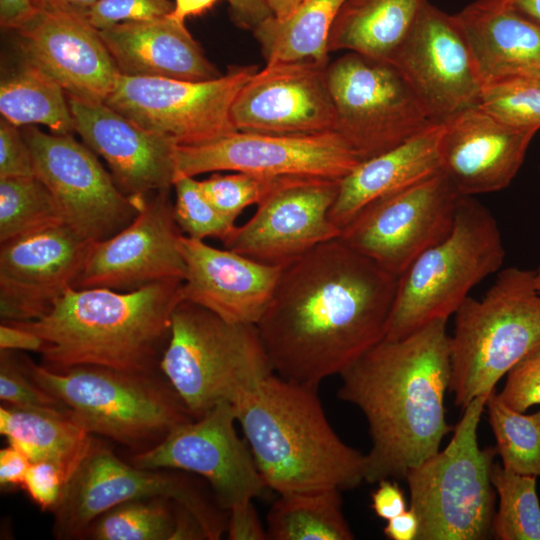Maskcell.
<instances>
[{
	"mask_svg": "<svg viewBox=\"0 0 540 540\" xmlns=\"http://www.w3.org/2000/svg\"><path fill=\"white\" fill-rule=\"evenodd\" d=\"M68 474L57 464L48 461L31 463L22 487L42 510L53 511L58 504Z\"/></svg>",
	"mask_w": 540,
	"mask_h": 540,
	"instance_id": "ee69618b",
	"label": "cell"
},
{
	"mask_svg": "<svg viewBox=\"0 0 540 540\" xmlns=\"http://www.w3.org/2000/svg\"><path fill=\"white\" fill-rule=\"evenodd\" d=\"M167 469H145L128 464L93 439L64 487L53 509V534L58 539L85 536L89 526L110 508L130 500L166 498L192 514L204 526L208 540L227 529L228 515L188 476Z\"/></svg>",
	"mask_w": 540,
	"mask_h": 540,
	"instance_id": "30bf717a",
	"label": "cell"
},
{
	"mask_svg": "<svg viewBox=\"0 0 540 540\" xmlns=\"http://www.w3.org/2000/svg\"><path fill=\"white\" fill-rule=\"evenodd\" d=\"M31 151L35 176L49 189L63 223L86 240L115 235L140 213L148 198L125 194L96 154L72 134L21 128Z\"/></svg>",
	"mask_w": 540,
	"mask_h": 540,
	"instance_id": "4fadbf2b",
	"label": "cell"
},
{
	"mask_svg": "<svg viewBox=\"0 0 540 540\" xmlns=\"http://www.w3.org/2000/svg\"><path fill=\"white\" fill-rule=\"evenodd\" d=\"M169 0H98L86 18L101 31L116 24L164 17L173 10Z\"/></svg>",
	"mask_w": 540,
	"mask_h": 540,
	"instance_id": "b9f144b4",
	"label": "cell"
},
{
	"mask_svg": "<svg viewBox=\"0 0 540 540\" xmlns=\"http://www.w3.org/2000/svg\"><path fill=\"white\" fill-rule=\"evenodd\" d=\"M341 179L289 176L275 179L252 217L237 226L225 248L261 263L285 266L340 228L329 218Z\"/></svg>",
	"mask_w": 540,
	"mask_h": 540,
	"instance_id": "e0dca14e",
	"label": "cell"
},
{
	"mask_svg": "<svg viewBox=\"0 0 540 540\" xmlns=\"http://www.w3.org/2000/svg\"><path fill=\"white\" fill-rule=\"evenodd\" d=\"M442 123V171L462 195L505 189L521 168L537 133L507 125L478 105Z\"/></svg>",
	"mask_w": 540,
	"mask_h": 540,
	"instance_id": "cb8c5ba5",
	"label": "cell"
},
{
	"mask_svg": "<svg viewBox=\"0 0 540 540\" xmlns=\"http://www.w3.org/2000/svg\"><path fill=\"white\" fill-rule=\"evenodd\" d=\"M390 62L433 122L479 104L483 84L467 41L454 15L429 2Z\"/></svg>",
	"mask_w": 540,
	"mask_h": 540,
	"instance_id": "ac0fdd59",
	"label": "cell"
},
{
	"mask_svg": "<svg viewBox=\"0 0 540 540\" xmlns=\"http://www.w3.org/2000/svg\"><path fill=\"white\" fill-rule=\"evenodd\" d=\"M317 389L273 373L233 405L263 481L279 495L365 481L366 456L335 433Z\"/></svg>",
	"mask_w": 540,
	"mask_h": 540,
	"instance_id": "277c9868",
	"label": "cell"
},
{
	"mask_svg": "<svg viewBox=\"0 0 540 540\" xmlns=\"http://www.w3.org/2000/svg\"><path fill=\"white\" fill-rule=\"evenodd\" d=\"M169 190L148 197L137 217L110 238L92 242L73 288L120 292L183 280L185 263Z\"/></svg>",
	"mask_w": 540,
	"mask_h": 540,
	"instance_id": "d6986e66",
	"label": "cell"
},
{
	"mask_svg": "<svg viewBox=\"0 0 540 540\" xmlns=\"http://www.w3.org/2000/svg\"><path fill=\"white\" fill-rule=\"evenodd\" d=\"M483 86L540 71V24L510 0H475L454 14Z\"/></svg>",
	"mask_w": 540,
	"mask_h": 540,
	"instance_id": "4316f807",
	"label": "cell"
},
{
	"mask_svg": "<svg viewBox=\"0 0 540 540\" xmlns=\"http://www.w3.org/2000/svg\"><path fill=\"white\" fill-rule=\"evenodd\" d=\"M360 162L336 131L271 134L237 130L207 143L177 145L175 177L229 171L266 178L342 179Z\"/></svg>",
	"mask_w": 540,
	"mask_h": 540,
	"instance_id": "9a60e30c",
	"label": "cell"
},
{
	"mask_svg": "<svg viewBox=\"0 0 540 540\" xmlns=\"http://www.w3.org/2000/svg\"><path fill=\"white\" fill-rule=\"evenodd\" d=\"M462 196L440 171L368 204L341 228L338 238L399 277L450 233Z\"/></svg>",
	"mask_w": 540,
	"mask_h": 540,
	"instance_id": "5bb4252c",
	"label": "cell"
},
{
	"mask_svg": "<svg viewBox=\"0 0 540 540\" xmlns=\"http://www.w3.org/2000/svg\"><path fill=\"white\" fill-rule=\"evenodd\" d=\"M1 117L22 128L40 124L54 134H72L75 122L63 88L32 64H21L1 80Z\"/></svg>",
	"mask_w": 540,
	"mask_h": 540,
	"instance_id": "1f68e13d",
	"label": "cell"
},
{
	"mask_svg": "<svg viewBox=\"0 0 540 540\" xmlns=\"http://www.w3.org/2000/svg\"><path fill=\"white\" fill-rule=\"evenodd\" d=\"M540 345V295L534 271L502 270L480 300L467 297L450 336L449 391L464 409Z\"/></svg>",
	"mask_w": 540,
	"mask_h": 540,
	"instance_id": "52a82bcc",
	"label": "cell"
},
{
	"mask_svg": "<svg viewBox=\"0 0 540 540\" xmlns=\"http://www.w3.org/2000/svg\"><path fill=\"white\" fill-rule=\"evenodd\" d=\"M91 244L64 223L1 243L2 322L45 315L73 287Z\"/></svg>",
	"mask_w": 540,
	"mask_h": 540,
	"instance_id": "44dd1931",
	"label": "cell"
},
{
	"mask_svg": "<svg viewBox=\"0 0 540 540\" xmlns=\"http://www.w3.org/2000/svg\"><path fill=\"white\" fill-rule=\"evenodd\" d=\"M31 0H0V24L7 30H15L33 14Z\"/></svg>",
	"mask_w": 540,
	"mask_h": 540,
	"instance_id": "db71d44e",
	"label": "cell"
},
{
	"mask_svg": "<svg viewBox=\"0 0 540 540\" xmlns=\"http://www.w3.org/2000/svg\"><path fill=\"white\" fill-rule=\"evenodd\" d=\"M428 0H344L330 31L328 51L390 62Z\"/></svg>",
	"mask_w": 540,
	"mask_h": 540,
	"instance_id": "f1b7e54d",
	"label": "cell"
},
{
	"mask_svg": "<svg viewBox=\"0 0 540 540\" xmlns=\"http://www.w3.org/2000/svg\"><path fill=\"white\" fill-rule=\"evenodd\" d=\"M340 490L279 495L266 517L267 540H352Z\"/></svg>",
	"mask_w": 540,
	"mask_h": 540,
	"instance_id": "d6a6232c",
	"label": "cell"
},
{
	"mask_svg": "<svg viewBox=\"0 0 540 540\" xmlns=\"http://www.w3.org/2000/svg\"><path fill=\"white\" fill-rule=\"evenodd\" d=\"M159 368L193 418L234 405L274 373L255 324L227 321L184 300L173 312Z\"/></svg>",
	"mask_w": 540,
	"mask_h": 540,
	"instance_id": "8992f818",
	"label": "cell"
},
{
	"mask_svg": "<svg viewBox=\"0 0 540 540\" xmlns=\"http://www.w3.org/2000/svg\"><path fill=\"white\" fill-rule=\"evenodd\" d=\"M175 528L170 540L208 539L207 532L197 517L183 506L174 503Z\"/></svg>",
	"mask_w": 540,
	"mask_h": 540,
	"instance_id": "816d5d0a",
	"label": "cell"
},
{
	"mask_svg": "<svg viewBox=\"0 0 540 540\" xmlns=\"http://www.w3.org/2000/svg\"><path fill=\"white\" fill-rule=\"evenodd\" d=\"M0 433L31 463L53 462L69 477L93 441L91 434L78 425L71 414L24 410L8 405L0 408Z\"/></svg>",
	"mask_w": 540,
	"mask_h": 540,
	"instance_id": "f546056e",
	"label": "cell"
},
{
	"mask_svg": "<svg viewBox=\"0 0 540 540\" xmlns=\"http://www.w3.org/2000/svg\"><path fill=\"white\" fill-rule=\"evenodd\" d=\"M487 398L478 396L463 409L445 449L407 472L410 508L419 520L416 540H482L492 533L497 451L477 441Z\"/></svg>",
	"mask_w": 540,
	"mask_h": 540,
	"instance_id": "9c48e42d",
	"label": "cell"
},
{
	"mask_svg": "<svg viewBox=\"0 0 540 540\" xmlns=\"http://www.w3.org/2000/svg\"><path fill=\"white\" fill-rule=\"evenodd\" d=\"M182 280L120 292L70 287L37 320L12 323L40 336L44 366L64 371L94 365L129 373H157Z\"/></svg>",
	"mask_w": 540,
	"mask_h": 540,
	"instance_id": "3957f363",
	"label": "cell"
},
{
	"mask_svg": "<svg viewBox=\"0 0 540 540\" xmlns=\"http://www.w3.org/2000/svg\"><path fill=\"white\" fill-rule=\"evenodd\" d=\"M175 528L173 501L155 497L118 504L89 526L95 540H170Z\"/></svg>",
	"mask_w": 540,
	"mask_h": 540,
	"instance_id": "8d00e7d4",
	"label": "cell"
},
{
	"mask_svg": "<svg viewBox=\"0 0 540 540\" xmlns=\"http://www.w3.org/2000/svg\"><path fill=\"white\" fill-rule=\"evenodd\" d=\"M236 414L221 403L199 418L174 427L153 447L135 453L131 463L145 469L191 472L210 485L226 511L252 501L267 488L246 441L235 429Z\"/></svg>",
	"mask_w": 540,
	"mask_h": 540,
	"instance_id": "2e32d148",
	"label": "cell"
},
{
	"mask_svg": "<svg viewBox=\"0 0 540 540\" xmlns=\"http://www.w3.org/2000/svg\"><path fill=\"white\" fill-rule=\"evenodd\" d=\"M98 0H31L34 11L86 17Z\"/></svg>",
	"mask_w": 540,
	"mask_h": 540,
	"instance_id": "11a10c76",
	"label": "cell"
},
{
	"mask_svg": "<svg viewBox=\"0 0 540 540\" xmlns=\"http://www.w3.org/2000/svg\"><path fill=\"white\" fill-rule=\"evenodd\" d=\"M182 300L235 323L257 324L270 304L284 266L258 262L182 234Z\"/></svg>",
	"mask_w": 540,
	"mask_h": 540,
	"instance_id": "d4e9b609",
	"label": "cell"
},
{
	"mask_svg": "<svg viewBox=\"0 0 540 540\" xmlns=\"http://www.w3.org/2000/svg\"><path fill=\"white\" fill-rule=\"evenodd\" d=\"M62 223L54 197L37 176L0 178V243Z\"/></svg>",
	"mask_w": 540,
	"mask_h": 540,
	"instance_id": "e575fe53",
	"label": "cell"
},
{
	"mask_svg": "<svg viewBox=\"0 0 540 540\" xmlns=\"http://www.w3.org/2000/svg\"><path fill=\"white\" fill-rule=\"evenodd\" d=\"M504 258L494 216L473 196L463 195L450 233L398 277L385 338L400 339L432 321L448 320Z\"/></svg>",
	"mask_w": 540,
	"mask_h": 540,
	"instance_id": "ba28073f",
	"label": "cell"
},
{
	"mask_svg": "<svg viewBox=\"0 0 540 540\" xmlns=\"http://www.w3.org/2000/svg\"><path fill=\"white\" fill-rule=\"evenodd\" d=\"M217 0H174L171 18L184 22L187 17L199 16L210 10Z\"/></svg>",
	"mask_w": 540,
	"mask_h": 540,
	"instance_id": "9f6ffc18",
	"label": "cell"
},
{
	"mask_svg": "<svg viewBox=\"0 0 540 540\" xmlns=\"http://www.w3.org/2000/svg\"><path fill=\"white\" fill-rule=\"evenodd\" d=\"M303 0H266L272 16L283 19L291 14Z\"/></svg>",
	"mask_w": 540,
	"mask_h": 540,
	"instance_id": "6f0895ef",
	"label": "cell"
},
{
	"mask_svg": "<svg viewBox=\"0 0 540 540\" xmlns=\"http://www.w3.org/2000/svg\"><path fill=\"white\" fill-rule=\"evenodd\" d=\"M10 352L1 350L0 353V399L19 409L71 414L67 405L39 386L29 376L23 362Z\"/></svg>",
	"mask_w": 540,
	"mask_h": 540,
	"instance_id": "60d3db41",
	"label": "cell"
},
{
	"mask_svg": "<svg viewBox=\"0 0 540 540\" xmlns=\"http://www.w3.org/2000/svg\"><path fill=\"white\" fill-rule=\"evenodd\" d=\"M227 2L230 18L238 28L253 31L272 17L266 0H227Z\"/></svg>",
	"mask_w": 540,
	"mask_h": 540,
	"instance_id": "c3c4849f",
	"label": "cell"
},
{
	"mask_svg": "<svg viewBox=\"0 0 540 540\" xmlns=\"http://www.w3.org/2000/svg\"><path fill=\"white\" fill-rule=\"evenodd\" d=\"M99 32L122 76L205 81L222 75L184 22L169 15Z\"/></svg>",
	"mask_w": 540,
	"mask_h": 540,
	"instance_id": "484cf974",
	"label": "cell"
},
{
	"mask_svg": "<svg viewBox=\"0 0 540 540\" xmlns=\"http://www.w3.org/2000/svg\"><path fill=\"white\" fill-rule=\"evenodd\" d=\"M371 501L375 514L384 520H389L408 509L402 489L391 479L378 482L377 489L371 495Z\"/></svg>",
	"mask_w": 540,
	"mask_h": 540,
	"instance_id": "7dc6e473",
	"label": "cell"
},
{
	"mask_svg": "<svg viewBox=\"0 0 540 540\" xmlns=\"http://www.w3.org/2000/svg\"><path fill=\"white\" fill-rule=\"evenodd\" d=\"M275 179L243 172H213L199 184L209 202L224 216L236 221L244 209L264 198Z\"/></svg>",
	"mask_w": 540,
	"mask_h": 540,
	"instance_id": "ab89813d",
	"label": "cell"
},
{
	"mask_svg": "<svg viewBox=\"0 0 540 540\" xmlns=\"http://www.w3.org/2000/svg\"><path fill=\"white\" fill-rule=\"evenodd\" d=\"M29 176H35V171L22 129L1 117L0 178Z\"/></svg>",
	"mask_w": 540,
	"mask_h": 540,
	"instance_id": "f6af8a7d",
	"label": "cell"
},
{
	"mask_svg": "<svg viewBox=\"0 0 540 540\" xmlns=\"http://www.w3.org/2000/svg\"><path fill=\"white\" fill-rule=\"evenodd\" d=\"M173 188L176 194L173 213L185 236L198 240L216 238L224 243L234 233L237 227L235 221L224 216L209 202L195 177L176 176Z\"/></svg>",
	"mask_w": 540,
	"mask_h": 540,
	"instance_id": "f35d334b",
	"label": "cell"
},
{
	"mask_svg": "<svg viewBox=\"0 0 540 540\" xmlns=\"http://www.w3.org/2000/svg\"><path fill=\"white\" fill-rule=\"evenodd\" d=\"M31 462L17 448L9 445L0 450L1 488L22 486Z\"/></svg>",
	"mask_w": 540,
	"mask_h": 540,
	"instance_id": "681fc988",
	"label": "cell"
},
{
	"mask_svg": "<svg viewBox=\"0 0 540 540\" xmlns=\"http://www.w3.org/2000/svg\"><path fill=\"white\" fill-rule=\"evenodd\" d=\"M257 70L234 66L205 81L120 75L105 103L177 145L203 144L237 131L231 107Z\"/></svg>",
	"mask_w": 540,
	"mask_h": 540,
	"instance_id": "7c38bea8",
	"label": "cell"
},
{
	"mask_svg": "<svg viewBox=\"0 0 540 540\" xmlns=\"http://www.w3.org/2000/svg\"><path fill=\"white\" fill-rule=\"evenodd\" d=\"M398 277L339 238L283 267L256 324L274 371L316 387L385 338Z\"/></svg>",
	"mask_w": 540,
	"mask_h": 540,
	"instance_id": "6da1fadb",
	"label": "cell"
},
{
	"mask_svg": "<svg viewBox=\"0 0 540 540\" xmlns=\"http://www.w3.org/2000/svg\"><path fill=\"white\" fill-rule=\"evenodd\" d=\"M21 60L54 79L68 97L105 102L120 76L86 17L35 11L14 30Z\"/></svg>",
	"mask_w": 540,
	"mask_h": 540,
	"instance_id": "7402d4cb",
	"label": "cell"
},
{
	"mask_svg": "<svg viewBox=\"0 0 540 540\" xmlns=\"http://www.w3.org/2000/svg\"><path fill=\"white\" fill-rule=\"evenodd\" d=\"M226 531L230 540H267L266 527L261 523L252 501L228 511Z\"/></svg>",
	"mask_w": 540,
	"mask_h": 540,
	"instance_id": "bcb514c9",
	"label": "cell"
},
{
	"mask_svg": "<svg viewBox=\"0 0 540 540\" xmlns=\"http://www.w3.org/2000/svg\"><path fill=\"white\" fill-rule=\"evenodd\" d=\"M513 6L531 20L540 24V0H510Z\"/></svg>",
	"mask_w": 540,
	"mask_h": 540,
	"instance_id": "680465c9",
	"label": "cell"
},
{
	"mask_svg": "<svg viewBox=\"0 0 540 540\" xmlns=\"http://www.w3.org/2000/svg\"><path fill=\"white\" fill-rule=\"evenodd\" d=\"M68 102L75 132L106 161L125 194L148 198L173 187L175 142L139 126L105 102L73 97Z\"/></svg>",
	"mask_w": 540,
	"mask_h": 540,
	"instance_id": "603a6c76",
	"label": "cell"
},
{
	"mask_svg": "<svg viewBox=\"0 0 540 540\" xmlns=\"http://www.w3.org/2000/svg\"><path fill=\"white\" fill-rule=\"evenodd\" d=\"M498 395L505 404L520 412L540 405V345L507 373L505 386Z\"/></svg>",
	"mask_w": 540,
	"mask_h": 540,
	"instance_id": "7bdbcfd3",
	"label": "cell"
},
{
	"mask_svg": "<svg viewBox=\"0 0 540 540\" xmlns=\"http://www.w3.org/2000/svg\"><path fill=\"white\" fill-rule=\"evenodd\" d=\"M446 325L438 319L403 338H384L340 374L338 397L368 423L366 482L405 479L451 431L444 407L451 377Z\"/></svg>",
	"mask_w": 540,
	"mask_h": 540,
	"instance_id": "7a4b0ae2",
	"label": "cell"
},
{
	"mask_svg": "<svg viewBox=\"0 0 540 540\" xmlns=\"http://www.w3.org/2000/svg\"><path fill=\"white\" fill-rule=\"evenodd\" d=\"M335 131L360 161L386 152L433 122L398 69L347 52L327 67Z\"/></svg>",
	"mask_w": 540,
	"mask_h": 540,
	"instance_id": "8fae6325",
	"label": "cell"
},
{
	"mask_svg": "<svg viewBox=\"0 0 540 540\" xmlns=\"http://www.w3.org/2000/svg\"><path fill=\"white\" fill-rule=\"evenodd\" d=\"M441 131L442 123H433L398 146L361 161L341 179L330 220L341 230L368 204L442 171Z\"/></svg>",
	"mask_w": 540,
	"mask_h": 540,
	"instance_id": "83f0119b",
	"label": "cell"
},
{
	"mask_svg": "<svg viewBox=\"0 0 540 540\" xmlns=\"http://www.w3.org/2000/svg\"><path fill=\"white\" fill-rule=\"evenodd\" d=\"M479 106L501 122L540 129V71L517 74L484 85Z\"/></svg>",
	"mask_w": 540,
	"mask_h": 540,
	"instance_id": "74e56055",
	"label": "cell"
},
{
	"mask_svg": "<svg viewBox=\"0 0 540 540\" xmlns=\"http://www.w3.org/2000/svg\"><path fill=\"white\" fill-rule=\"evenodd\" d=\"M491 482L499 497L492 521L497 540H540V502L537 477L523 475L494 463Z\"/></svg>",
	"mask_w": 540,
	"mask_h": 540,
	"instance_id": "d590c367",
	"label": "cell"
},
{
	"mask_svg": "<svg viewBox=\"0 0 540 540\" xmlns=\"http://www.w3.org/2000/svg\"><path fill=\"white\" fill-rule=\"evenodd\" d=\"M328 64L309 59L266 63L233 101L231 119L236 129L271 134L335 131Z\"/></svg>",
	"mask_w": 540,
	"mask_h": 540,
	"instance_id": "ffe728a7",
	"label": "cell"
},
{
	"mask_svg": "<svg viewBox=\"0 0 540 540\" xmlns=\"http://www.w3.org/2000/svg\"><path fill=\"white\" fill-rule=\"evenodd\" d=\"M534 286L540 295V266L536 271H534Z\"/></svg>",
	"mask_w": 540,
	"mask_h": 540,
	"instance_id": "91938a15",
	"label": "cell"
},
{
	"mask_svg": "<svg viewBox=\"0 0 540 540\" xmlns=\"http://www.w3.org/2000/svg\"><path fill=\"white\" fill-rule=\"evenodd\" d=\"M502 466L512 472L540 477V408L524 414L505 404L495 389L486 405Z\"/></svg>",
	"mask_w": 540,
	"mask_h": 540,
	"instance_id": "836d02e7",
	"label": "cell"
},
{
	"mask_svg": "<svg viewBox=\"0 0 540 540\" xmlns=\"http://www.w3.org/2000/svg\"><path fill=\"white\" fill-rule=\"evenodd\" d=\"M45 346L44 340L37 334L12 323L0 325V349L39 352Z\"/></svg>",
	"mask_w": 540,
	"mask_h": 540,
	"instance_id": "f907efd6",
	"label": "cell"
},
{
	"mask_svg": "<svg viewBox=\"0 0 540 540\" xmlns=\"http://www.w3.org/2000/svg\"><path fill=\"white\" fill-rule=\"evenodd\" d=\"M344 0H303L287 17H270L252 32L266 63L328 61V40Z\"/></svg>",
	"mask_w": 540,
	"mask_h": 540,
	"instance_id": "4dcf8cb0",
	"label": "cell"
},
{
	"mask_svg": "<svg viewBox=\"0 0 540 540\" xmlns=\"http://www.w3.org/2000/svg\"><path fill=\"white\" fill-rule=\"evenodd\" d=\"M29 376L64 402L72 419L97 434L136 450H147L174 427L195 419L168 380L80 365L54 371L23 358Z\"/></svg>",
	"mask_w": 540,
	"mask_h": 540,
	"instance_id": "5b68a950",
	"label": "cell"
},
{
	"mask_svg": "<svg viewBox=\"0 0 540 540\" xmlns=\"http://www.w3.org/2000/svg\"><path fill=\"white\" fill-rule=\"evenodd\" d=\"M419 531V520L412 508L387 520L383 529L384 535L391 540H416Z\"/></svg>",
	"mask_w": 540,
	"mask_h": 540,
	"instance_id": "f5cc1de1",
	"label": "cell"
}]
</instances>
